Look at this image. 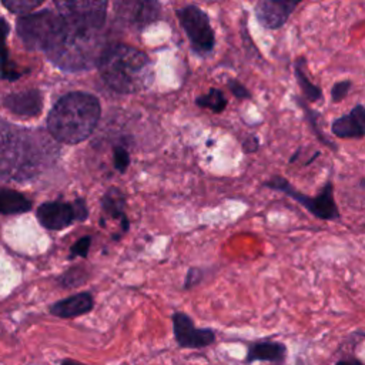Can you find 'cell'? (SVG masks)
Wrapping results in <instances>:
<instances>
[{"label": "cell", "mask_w": 365, "mask_h": 365, "mask_svg": "<svg viewBox=\"0 0 365 365\" xmlns=\"http://www.w3.org/2000/svg\"><path fill=\"white\" fill-rule=\"evenodd\" d=\"M98 64L106 84L118 93H137L153 81L151 61L147 54L125 44L103 50Z\"/></svg>", "instance_id": "1"}, {"label": "cell", "mask_w": 365, "mask_h": 365, "mask_svg": "<svg viewBox=\"0 0 365 365\" xmlns=\"http://www.w3.org/2000/svg\"><path fill=\"white\" fill-rule=\"evenodd\" d=\"M100 117V104L86 93L64 96L48 114V130L63 143H80L94 130Z\"/></svg>", "instance_id": "2"}, {"label": "cell", "mask_w": 365, "mask_h": 365, "mask_svg": "<svg viewBox=\"0 0 365 365\" xmlns=\"http://www.w3.org/2000/svg\"><path fill=\"white\" fill-rule=\"evenodd\" d=\"M64 20V19H63ZM100 29L68 23L64 24L47 50L48 57L64 70H84L96 64L103 53Z\"/></svg>", "instance_id": "3"}, {"label": "cell", "mask_w": 365, "mask_h": 365, "mask_svg": "<svg viewBox=\"0 0 365 365\" xmlns=\"http://www.w3.org/2000/svg\"><path fill=\"white\" fill-rule=\"evenodd\" d=\"M44 157L41 144L26 130L0 123V174L23 180L33 175Z\"/></svg>", "instance_id": "4"}, {"label": "cell", "mask_w": 365, "mask_h": 365, "mask_svg": "<svg viewBox=\"0 0 365 365\" xmlns=\"http://www.w3.org/2000/svg\"><path fill=\"white\" fill-rule=\"evenodd\" d=\"M265 188L282 192L284 195L289 197L299 205H302L308 212L314 217L325 221H334L339 218V210L335 202L334 197V185L331 181H327L322 190L317 195H307L298 191L288 180L281 175H274L271 180L264 182Z\"/></svg>", "instance_id": "5"}, {"label": "cell", "mask_w": 365, "mask_h": 365, "mask_svg": "<svg viewBox=\"0 0 365 365\" xmlns=\"http://www.w3.org/2000/svg\"><path fill=\"white\" fill-rule=\"evenodd\" d=\"M63 24V17L51 11H40L19 19L17 33L29 48L47 51L57 38Z\"/></svg>", "instance_id": "6"}, {"label": "cell", "mask_w": 365, "mask_h": 365, "mask_svg": "<svg viewBox=\"0 0 365 365\" xmlns=\"http://www.w3.org/2000/svg\"><path fill=\"white\" fill-rule=\"evenodd\" d=\"M191 47L200 54H208L214 48V31L208 16L197 6H185L177 11Z\"/></svg>", "instance_id": "7"}, {"label": "cell", "mask_w": 365, "mask_h": 365, "mask_svg": "<svg viewBox=\"0 0 365 365\" xmlns=\"http://www.w3.org/2000/svg\"><path fill=\"white\" fill-rule=\"evenodd\" d=\"M61 17L74 24L101 29L108 0H54Z\"/></svg>", "instance_id": "8"}, {"label": "cell", "mask_w": 365, "mask_h": 365, "mask_svg": "<svg viewBox=\"0 0 365 365\" xmlns=\"http://www.w3.org/2000/svg\"><path fill=\"white\" fill-rule=\"evenodd\" d=\"M117 20L131 29H144L160 17L158 0H113Z\"/></svg>", "instance_id": "9"}, {"label": "cell", "mask_w": 365, "mask_h": 365, "mask_svg": "<svg viewBox=\"0 0 365 365\" xmlns=\"http://www.w3.org/2000/svg\"><path fill=\"white\" fill-rule=\"evenodd\" d=\"M174 339L180 348L201 349L215 341V332L211 328H195L194 321L181 311L173 314Z\"/></svg>", "instance_id": "10"}, {"label": "cell", "mask_w": 365, "mask_h": 365, "mask_svg": "<svg viewBox=\"0 0 365 365\" xmlns=\"http://www.w3.org/2000/svg\"><path fill=\"white\" fill-rule=\"evenodd\" d=\"M302 0H261L257 6V19L267 29L281 27Z\"/></svg>", "instance_id": "11"}, {"label": "cell", "mask_w": 365, "mask_h": 365, "mask_svg": "<svg viewBox=\"0 0 365 365\" xmlns=\"http://www.w3.org/2000/svg\"><path fill=\"white\" fill-rule=\"evenodd\" d=\"M37 218L40 224L48 230H61L76 220L73 204L46 202L38 207Z\"/></svg>", "instance_id": "12"}, {"label": "cell", "mask_w": 365, "mask_h": 365, "mask_svg": "<svg viewBox=\"0 0 365 365\" xmlns=\"http://www.w3.org/2000/svg\"><path fill=\"white\" fill-rule=\"evenodd\" d=\"M287 358V345L278 341H258L248 346L245 362H269L274 365H284Z\"/></svg>", "instance_id": "13"}, {"label": "cell", "mask_w": 365, "mask_h": 365, "mask_svg": "<svg viewBox=\"0 0 365 365\" xmlns=\"http://www.w3.org/2000/svg\"><path fill=\"white\" fill-rule=\"evenodd\" d=\"M332 134L339 138H359L365 135V107L355 106L349 114L338 117L332 123Z\"/></svg>", "instance_id": "14"}, {"label": "cell", "mask_w": 365, "mask_h": 365, "mask_svg": "<svg viewBox=\"0 0 365 365\" xmlns=\"http://www.w3.org/2000/svg\"><path fill=\"white\" fill-rule=\"evenodd\" d=\"M4 106L14 114L33 117L41 111L43 98L37 90H24L9 94L4 98Z\"/></svg>", "instance_id": "15"}, {"label": "cell", "mask_w": 365, "mask_h": 365, "mask_svg": "<svg viewBox=\"0 0 365 365\" xmlns=\"http://www.w3.org/2000/svg\"><path fill=\"white\" fill-rule=\"evenodd\" d=\"M91 308H93L91 295L87 292H83V294H77V295H73V297H68L66 299L56 302L51 307V314H54L57 317L68 318V317L81 315V314L90 311Z\"/></svg>", "instance_id": "16"}, {"label": "cell", "mask_w": 365, "mask_h": 365, "mask_svg": "<svg viewBox=\"0 0 365 365\" xmlns=\"http://www.w3.org/2000/svg\"><path fill=\"white\" fill-rule=\"evenodd\" d=\"M124 205H125V198H124L123 192L117 188L108 190L103 198V207H104L106 212H108L114 218H120L123 231H127L130 225H128V220L124 214Z\"/></svg>", "instance_id": "17"}, {"label": "cell", "mask_w": 365, "mask_h": 365, "mask_svg": "<svg viewBox=\"0 0 365 365\" xmlns=\"http://www.w3.org/2000/svg\"><path fill=\"white\" fill-rule=\"evenodd\" d=\"M30 201L11 190L0 188V212L3 214H16V212H24L30 208Z\"/></svg>", "instance_id": "18"}, {"label": "cell", "mask_w": 365, "mask_h": 365, "mask_svg": "<svg viewBox=\"0 0 365 365\" xmlns=\"http://www.w3.org/2000/svg\"><path fill=\"white\" fill-rule=\"evenodd\" d=\"M302 66H304V60L299 58L298 63H297V66H295V76H297V78H298V84H299L302 93H304V96H305L309 101H317V100L321 98V90H319V87H317L315 84H312V83L308 80V77H307L305 70H304Z\"/></svg>", "instance_id": "19"}, {"label": "cell", "mask_w": 365, "mask_h": 365, "mask_svg": "<svg viewBox=\"0 0 365 365\" xmlns=\"http://www.w3.org/2000/svg\"><path fill=\"white\" fill-rule=\"evenodd\" d=\"M195 103L200 106V107H204V108H208L214 113H222L225 110V106H227V100L224 97V94L217 90V88H211L207 94L204 96H200Z\"/></svg>", "instance_id": "20"}, {"label": "cell", "mask_w": 365, "mask_h": 365, "mask_svg": "<svg viewBox=\"0 0 365 365\" xmlns=\"http://www.w3.org/2000/svg\"><path fill=\"white\" fill-rule=\"evenodd\" d=\"M43 0H3L4 6L13 11H29L37 7Z\"/></svg>", "instance_id": "21"}, {"label": "cell", "mask_w": 365, "mask_h": 365, "mask_svg": "<svg viewBox=\"0 0 365 365\" xmlns=\"http://www.w3.org/2000/svg\"><path fill=\"white\" fill-rule=\"evenodd\" d=\"M130 164V155L125 148L123 147H115L114 148V167L120 171L124 173Z\"/></svg>", "instance_id": "22"}, {"label": "cell", "mask_w": 365, "mask_h": 365, "mask_svg": "<svg viewBox=\"0 0 365 365\" xmlns=\"http://www.w3.org/2000/svg\"><path fill=\"white\" fill-rule=\"evenodd\" d=\"M202 278V271L200 268H190L187 271V277H185V282H184V289H190L192 287H195Z\"/></svg>", "instance_id": "23"}, {"label": "cell", "mask_w": 365, "mask_h": 365, "mask_svg": "<svg viewBox=\"0 0 365 365\" xmlns=\"http://www.w3.org/2000/svg\"><path fill=\"white\" fill-rule=\"evenodd\" d=\"M349 87H351V83L346 81V80L336 83V84L332 87V91H331L332 100H334V101H341V100L348 94Z\"/></svg>", "instance_id": "24"}, {"label": "cell", "mask_w": 365, "mask_h": 365, "mask_svg": "<svg viewBox=\"0 0 365 365\" xmlns=\"http://www.w3.org/2000/svg\"><path fill=\"white\" fill-rule=\"evenodd\" d=\"M90 248V237H83L80 238L71 248V254L73 255H80V257H86Z\"/></svg>", "instance_id": "25"}, {"label": "cell", "mask_w": 365, "mask_h": 365, "mask_svg": "<svg viewBox=\"0 0 365 365\" xmlns=\"http://www.w3.org/2000/svg\"><path fill=\"white\" fill-rule=\"evenodd\" d=\"M228 87H230V90L232 91V94H234L235 97H238V98H248V97H250L248 90H247L242 84H240L238 81H230V83H228Z\"/></svg>", "instance_id": "26"}, {"label": "cell", "mask_w": 365, "mask_h": 365, "mask_svg": "<svg viewBox=\"0 0 365 365\" xmlns=\"http://www.w3.org/2000/svg\"><path fill=\"white\" fill-rule=\"evenodd\" d=\"M73 208H74V214H76V220H84L87 217V208L84 205V202L81 200H77L74 204H73Z\"/></svg>", "instance_id": "27"}, {"label": "cell", "mask_w": 365, "mask_h": 365, "mask_svg": "<svg viewBox=\"0 0 365 365\" xmlns=\"http://www.w3.org/2000/svg\"><path fill=\"white\" fill-rule=\"evenodd\" d=\"M9 33V26L4 20L0 19V53H4V40Z\"/></svg>", "instance_id": "28"}, {"label": "cell", "mask_w": 365, "mask_h": 365, "mask_svg": "<svg viewBox=\"0 0 365 365\" xmlns=\"http://www.w3.org/2000/svg\"><path fill=\"white\" fill-rule=\"evenodd\" d=\"M335 365H364L359 359H355V358H349V359H341L338 361Z\"/></svg>", "instance_id": "29"}, {"label": "cell", "mask_w": 365, "mask_h": 365, "mask_svg": "<svg viewBox=\"0 0 365 365\" xmlns=\"http://www.w3.org/2000/svg\"><path fill=\"white\" fill-rule=\"evenodd\" d=\"M61 365H83V364H78V362H74V361H70V359H66Z\"/></svg>", "instance_id": "30"}, {"label": "cell", "mask_w": 365, "mask_h": 365, "mask_svg": "<svg viewBox=\"0 0 365 365\" xmlns=\"http://www.w3.org/2000/svg\"><path fill=\"white\" fill-rule=\"evenodd\" d=\"M359 185H361V187H362V188H364V190H365V178H364V180H361V181H359Z\"/></svg>", "instance_id": "31"}]
</instances>
